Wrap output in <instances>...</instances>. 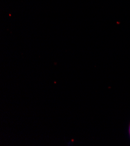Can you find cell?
Returning <instances> with one entry per match:
<instances>
[{"label": "cell", "instance_id": "6da1fadb", "mask_svg": "<svg viewBox=\"0 0 130 146\" xmlns=\"http://www.w3.org/2000/svg\"><path fill=\"white\" fill-rule=\"evenodd\" d=\"M129 133H130V127H129Z\"/></svg>", "mask_w": 130, "mask_h": 146}]
</instances>
